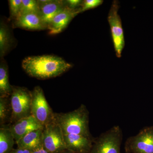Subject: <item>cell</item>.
Masks as SVG:
<instances>
[{
    "mask_svg": "<svg viewBox=\"0 0 153 153\" xmlns=\"http://www.w3.org/2000/svg\"><path fill=\"white\" fill-rule=\"evenodd\" d=\"M66 149L75 153H90L94 138L79 134L64 135Z\"/></svg>",
    "mask_w": 153,
    "mask_h": 153,
    "instance_id": "8fae6325",
    "label": "cell"
},
{
    "mask_svg": "<svg viewBox=\"0 0 153 153\" xmlns=\"http://www.w3.org/2000/svg\"><path fill=\"white\" fill-rule=\"evenodd\" d=\"M22 66L29 76L45 79L61 75L73 65L58 56L43 55L26 57L22 61Z\"/></svg>",
    "mask_w": 153,
    "mask_h": 153,
    "instance_id": "6da1fadb",
    "label": "cell"
},
{
    "mask_svg": "<svg viewBox=\"0 0 153 153\" xmlns=\"http://www.w3.org/2000/svg\"><path fill=\"white\" fill-rule=\"evenodd\" d=\"M63 153H75L73 152H71V151H70L66 149V150L64 151V152Z\"/></svg>",
    "mask_w": 153,
    "mask_h": 153,
    "instance_id": "d4e9b609",
    "label": "cell"
},
{
    "mask_svg": "<svg viewBox=\"0 0 153 153\" xmlns=\"http://www.w3.org/2000/svg\"><path fill=\"white\" fill-rule=\"evenodd\" d=\"M31 114L44 127L54 120V114L47 102L43 89L36 86L32 91Z\"/></svg>",
    "mask_w": 153,
    "mask_h": 153,
    "instance_id": "5b68a950",
    "label": "cell"
},
{
    "mask_svg": "<svg viewBox=\"0 0 153 153\" xmlns=\"http://www.w3.org/2000/svg\"><path fill=\"white\" fill-rule=\"evenodd\" d=\"M16 143L10 128V126H1L0 128V153H10Z\"/></svg>",
    "mask_w": 153,
    "mask_h": 153,
    "instance_id": "9a60e30c",
    "label": "cell"
},
{
    "mask_svg": "<svg viewBox=\"0 0 153 153\" xmlns=\"http://www.w3.org/2000/svg\"><path fill=\"white\" fill-rule=\"evenodd\" d=\"M38 2L40 15L47 28L54 17L67 7L66 1L41 0Z\"/></svg>",
    "mask_w": 153,
    "mask_h": 153,
    "instance_id": "7c38bea8",
    "label": "cell"
},
{
    "mask_svg": "<svg viewBox=\"0 0 153 153\" xmlns=\"http://www.w3.org/2000/svg\"><path fill=\"white\" fill-rule=\"evenodd\" d=\"M83 1L81 0H67L66 1V5L69 8L77 10L81 8Z\"/></svg>",
    "mask_w": 153,
    "mask_h": 153,
    "instance_id": "7402d4cb",
    "label": "cell"
},
{
    "mask_svg": "<svg viewBox=\"0 0 153 153\" xmlns=\"http://www.w3.org/2000/svg\"><path fill=\"white\" fill-rule=\"evenodd\" d=\"M10 11V19H17L21 13L22 0H10L8 1Z\"/></svg>",
    "mask_w": 153,
    "mask_h": 153,
    "instance_id": "ffe728a7",
    "label": "cell"
},
{
    "mask_svg": "<svg viewBox=\"0 0 153 153\" xmlns=\"http://www.w3.org/2000/svg\"><path fill=\"white\" fill-rule=\"evenodd\" d=\"M12 92V85L9 82L8 68L4 60L0 64V97H8Z\"/></svg>",
    "mask_w": 153,
    "mask_h": 153,
    "instance_id": "2e32d148",
    "label": "cell"
},
{
    "mask_svg": "<svg viewBox=\"0 0 153 153\" xmlns=\"http://www.w3.org/2000/svg\"><path fill=\"white\" fill-rule=\"evenodd\" d=\"M10 128L13 135L16 143L22 137L30 132L44 129V127L38 122L33 115L20 120L10 126Z\"/></svg>",
    "mask_w": 153,
    "mask_h": 153,
    "instance_id": "4fadbf2b",
    "label": "cell"
},
{
    "mask_svg": "<svg viewBox=\"0 0 153 153\" xmlns=\"http://www.w3.org/2000/svg\"><path fill=\"white\" fill-rule=\"evenodd\" d=\"M102 0H85L83 1L82 6L80 8V13L85 12L91 9L95 8L102 4Z\"/></svg>",
    "mask_w": 153,
    "mask_h": 153,
    "instance_id": "44dd1931",
    "label": "cell"
},
{
    "mask_svg": "<svg viewBox=\"0 0 153 153\" xmlns=\"http://www.w3.org/2000/svg\"><path fill=\"white\" fill-rule=\"evenodd\" d=\"M10 98L12 108L11 124L32 115V91L26 87L12 85Z\"/></svg>",
    "mask_w": 153,
    "mask_h": 153,
    "instance_id": "3957f363",
    "label": "cell"
},
{
    "mask_svg": "<svg viewBox=\"0 0 153 153\" xmlns=\"http://www.w3.org/2000/svg\"><path fill=\"white\" fill-rule=\"evenodd\" d=\"M123 138V134L120 126H114L94 138L90 153H121Z\"/></svg>",
    "mask_w": 153,
    "mask_h": 153,
    "instance_id": "277c9868",
    "label": "cell"
},
{
    "mask_svg": "<svg viewBox=\"0 0 153 153\" xmlns=\"http://www.w3.org/2000/svg\"><path fill=\"white\" fill-rule=\"evenodd\" d=\"M124 150L126 153H153V126L145 127L136 135L128 138Z\"/></svg>",
    "mask_w": 153,
    "mask_h": 153,
    "instance_id": "52a82bcc",
    "label": "cell"
},
{
    "mask_svg": "<svg viewBox=\"0 0 153 153\" xmlns=\"http://www.w3.org/2000/svg\"><path fill=\"white\" fill-rule=\"evenodd\" d=\"M33 153H51L50 152H48L47 150L45 149L43 146L39 147L36 149L34 150L33 151Z\"/></svg>",
    "mask_w": 153,
    "mask_h": 153,
    "instance_id": "cb8c5ba5",
    "label": "cell"
},
{
    "mask_svg": "<svg viewBox=\"0 0 153 153\" xmlns=\"http://www.w3.org/2000/svg\"><path fill=\"white\" fill-rule=\"evenodd\" d=\"M10 96L0 97V125L10 124L12 115Z\"/></svg>",
    "mask_w": 153,
    "mask_h": 153,
    "instance_id": "ac0fdd59",
    "label": "cell"
},
{
    "mask_svg": "<svg viewBox=\"0 0 153 153\" xmlns=\"http://www.w3.org/2000/svg\"><path fill=\"white\" fill-rule=\"evenodd\" d=\"M33 151L28 149L18 147L16 149H13L10 153H33Z\"/></svg>",
    "mask_w": 153,
    "mask_h": 153,
    "instance_id": "603a6c76",
    "label": "cell"
},
{
    "mask_svg": "<svg viewBox=\"0 0 153 153\" xmlns=\"http://www.w3.org/2000/svg\"><path fill=\"white\" fill-rule=\"evenodd\" d=\"M89 113L85 105L67 113H55L54 120L62 130L63 135L79 134L93 138L89 127Z\"/></svg>",
    "mask_w": 153,
    "mask_h": 153,
    "instance_id": "7a4b0ae2",
    "label": "cell"
},
{
    "mask_svg": "<svg viewBox=\"0 0 153 153\" xmlns=\"http://www.w3.org/2000/svg\"><path fill=\"white\" fill-rule=\"evenodd\" d=\"M30 13H40V6L38 1L22 0L20 15Z\"/></svg>",
    "mask_w": 153,
    "mask_h": 153,
    "instance_id": "d6986e66",
    "label": "cell"
},
{
    "mask_svg": "<svg viewBox=\"0 0 153 153\" xmlns=\"http://www.w3.org/2000/svg\"><path fill=\"white\" fill-rule=\"evenodd\" d=\"M42 145L51 153H63L66 150L63 132L54 120L43 129Z\"/></svg>",
    "mask_w": 153,
    "mask_h": 153,
    "instance_id": "ba28073f",
    "label": "cell"
},
{
    "mask_svg": "<svg viewBox=\"0 0 153 153\" xmlns=\"http://www.w3.org/2000/svg\"><path fill=\"white\" fill-rule=\"evenodd\" d=\"M14 28L29 30H42L47 29L40 13H30L22 14L13 20Z\"/></svg>",
    "mask_w": 153,
    "mask_h": 153,
    "instance_id": "30bf717a",
    "label": "cell"
},
{
    "mask_svg": "<svg viewBox=\"0 0 153 153\" xmlns=\"http://www.w3.org/2000/svg\"><path fill=\"white\" fill-rule=\"evenodd\" d=\"M43 129L35 130L27 134L16 143L18 147L33 151L42 145Z\"/></svg>",
    "mask_w": 153,
    "mask_h": 153,
    "instance_id": "5bb4252c",
    "label": "cell"
},
{
    "mask_svg": "<svg viewBox=\"0 0 153 153\" xmlns=\"http://www.w3.org/2000/svg\"><path fill=\"white\" fill-rule=\"evenodd\" d=\"M119 8L118 1H114L108 16L114 51L118 58L121 57L125 45L121 19L118 14Z\"/></svg>",
    "mask_w": 153,
    "mask_h": 153,
    "instance_id": "8992f818",
    "label": "cell"
},
{
    "mask_svg": "<svg viewBox=\"0 0 153 153\" xmlns=\"http://www.w3.org/2000/svg\"><path fill=\"white\" fill-rule=\"evenodd\" d=\"M12 39L8 26L3 22L0 25V56L3 57L12 46Z\"/></svg>",
    "mask_w": 153,
    "mask_h": 153,
    "instance_id": "e0dca14e",
    "label": "cell"
},
{
    "mask_svg": "<svg viewBox=\"0 0 153 153\" xmlns=\"http://www.w3.org/2000/svg\"><path fill=\"white\" fill-rule=\"evenodd\" d=\"M80 13V9L73 10L66 7L52 19V22L48 26L50 35L59 34L66 29L68 24L74 17Z\"/></svg>",
    "mask_w": 153,
    "mask_h": 153,
    "instance_id": "9c48e42d",
    "label": "cell"
}]
</instances>
